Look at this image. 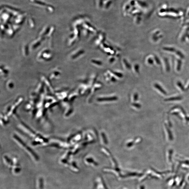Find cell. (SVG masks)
I'll list each match as a JSON object with an SVG mask.
<instances>
[{
	"label": "cell",
	"instance_id": "6da1fadb",
	"mask_svg": "<svg viewBox=\"0 0 189 189\" xmlns=\"http://www.w3.org/2000/svg\"><path fill=\"white\" fill-rule=\"evenodd\" d=\"M155 87L158 90H159L161 92H162V93H163L164 94H166V91H165L159 85H158V84H155Z\"/></svg>",
	"mask_w": 189,
	"mask_h": 189
},
{
	"label": "cell",
	"instance_id": "7a4b0ae2",
	"mask_svg": "<svg viewBox=\"0 0 189 189\" xmlns=\"http://www.w3.org/2000/svg\"><path fill=\"white\" fill-rule=\"evenodd\" d=\"M164 61L165 65H166V70L168 72H169L170 71V65H169V61H168V58H164Z\"/></svg>",
	"mask_w": 189,
	"mask_h": 189
},
{
	"label": "cell",
	"instance_id": "3957f363",
	"mask_svg": "<svg viewBox=\"0 0 189 189\" xmlns=\"http://www.w3.org/2000/svg\"><path fill=\"white\" fill-rule=\"evenodd\" d=\"M163 50L165 51H167L170 52H174L176 51L175 49L173 47H163Z\"/></svg>",
	"mask_w": 189,
	"mask_h": 189
},
{
	"label": "cell",
	"instance_id": "277c9868",
	"mask_svg": "<svg viewBox=\"0 0 189 189\" xmlns=\"http://www.w3.org/2000/svg\"><path fill=\"white\" fill-rule=\"evenodd\" d=\"M177 62L178 64L176 69H177V70L179 71L181 69V65H182V61L178 59V60Z\"/></svg>",
	"mask_w": 189,
	"mask_h": 189
},
{
	"label": "cell",
	"instance_id": "5b68a950",
	"mask_svg": "<svg viewBox=\"0 0 189 189\" xmlns=\"http://www.w3.org/2000/svg\"><path fill=\"white\" fill-rule=\"evenodd\" d=\"M176 54H177L179 56H180V58L183 59V58H184V57H185V56H184V54H182V53L180 51H176Z\"/></svg>",
	"mask_w": 189,
	"mask_h": 189
},
{
	"label": "cell",
	"instance_id": "8992f818",
	"mask_svg": "<svg viewBox=\"0 0 189 189\" xmlns=\"http://www.w3.org/2000/svg\"><path fill=\"white\" fill-rule=\"evenodd\" d=\"M43 180L41 178L39 180V187L40 189H43Z\"/></svg>",
	"mask_w": 189,
	"mask_h": 189
},
{
	"label": "cell",
	"instance_id": "52a82bcc",
	"mask_svg": "<svg viewBox=\"0 0 189 189\" xmlns=\"http://www.w3.org/2000/svg\"><path fill=\"white\" fill-rule=\"evenodd\" d=\"M177 84L178 86L180 88V89H181L182 90H184L185 89H184V87L183 86V85H182V84H181V82H180V81H178V82H177Z\"/></svg>",
	"mask_w": 189,
	"mask_h": 189
},
{
	"label": "cell",
	"instance_id": "ba28073f",
	"mask_svg": "<svg viewBox=\"0 0 189 189\" xmlns=\"http://www.w3.org/2000/svg\"><path fill=\"white\" fill-rule=\"evenodd\" d=\"M155 60L157 64L159 65H160V60L159 58H158V57L157 56H155Z\"/></svg>",
	"mask_w": 189,
	"mask_h": 189
},
{
	"label": "cell",
	"instance_id": "9c48e42d",
	"mask_svg": "<svg viewBox=\"0 0 189 189\" xmlns=\"http://www.w3.org/2000/svg\"><path fill=\"white\" fill-rule=\"evenodd\" d=\"M181 99V98L180 97H174V98H170V99H168L169 100H169V101L171 100L172 101V100H180Z\"/></svg>",
	"mask_w": 189,
	"mask_h": 189
},
{
	"label": "cell",
	"instance_id": "30bf717a",
	"mask_svg": "<svg viewBox=\"0 0 189 189\" xmlns=\"http://www.w3.org/2000/svg\"><path fill=\"white\" fill-rule=\"evenodd\" d=\"M148 62L150 65H153V64L154 61L153 59L151 58H149L148 60Z\"/></svg>",
	"mask_w": 189,
	"mask_h": 189
},
{
	"label": "cell",
	"instance_id": "8fae6325",
	"mask_svg": "<svg viewBox=\"0 0 189 189\" xmlns=\"http://www.w3.org/2000/svg\"><path fill=\"white\" fill-rule=\"evenodd\" d=\"M189 85H188V87H187V89H186V90H189Z\"/></svg>",
	"mask_w": 189,
	"mask_h": 189
},
{
	"label": "cell",
	"instance_id": "7c38bea8",
	"mask_svg": "<svg viewBox=\"0 0 189 189\" xmlns=\"http://www.w3.org/2000/svg\"><path fill=\"white\" fill-rule=\"evenodd\" d=\"M187 37H188V38L189 39V34H188L187 36Z\"/></svg>",
	"mask_w": 189,
	"mask_h": 189
},
{
	"label": "cell",
	"instance_id": "4fadbf2b",
	"mask_svg": "<svg viewBox=\"0 0 189 189\" xmlns=\"http://www.w3.org/2000/svg\"><path fill=\"white\" fill-rule=\"evenodd\" d=\"M188 120H189V119H188Z\"/></svg>",
	"mask_w": 189,
	"mask_h": 189
}]
</instances>
